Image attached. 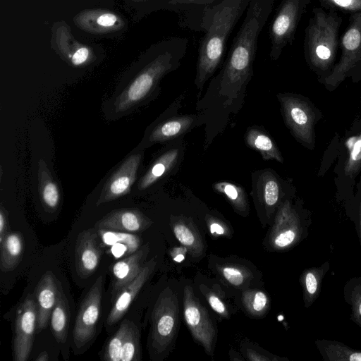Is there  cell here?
<instances>
[{
	"instance_id": "cell-13",
	"label": "cell",
	"mask_w": 361,
	"mask_h": 361,
	"mask_svg": "<svg viewBox=\"0 0 361 361\" xmlns=\"http://www.w3.org/2000/svg\"><path fill=\"white\" fill-rule=\"evenodd\" d=\"M252 194L267 208L281 206L291 185L285 181L269 168L258 170L252 173Z\"/></svg>"
},
{
	"instance_id": "cell-9",
	"label": "cell",
	"mask_w": 361,
	"mask_h": 361,
	"mask_svg": "<svg viewBox=\"0 0 361 361\" xmlns=\"http://www.w3.org/2000/svg\"><path fill=\"white\" fill-rule=\"evenodd\" d=\"M178 319V303L169 290L159 298L152 315V347L157 353L166 349L172 341Z\"/></svg>"
},
{
	"instance_id": "cell-10",
	"label": "cell",
	"mask_w": 361,
	"mask_h": 361,
	"mask_svg": "<svg viewBox=\"0 0 361 361\" xmlns=\"http://www.w3.org/2000/svg\"><path fill=\"white\" fill-rule=\"evenodd\" d=\"M102 288L103 277L99 276L81 303L73 331L74 344L78 350L86 345L94 336L101 313Z\"/></svg>"
},
{
	"instance_id": "cell-1",
	"label": "cell",
	"mask_w": 361,
	"mask_h": 361,
	"mask_svg": "<svg viewBox=\"0 0 361 361\" xmlns=\"http://www.w3.org/2000/svg\"><path fill=\"white\" fill-rule=\"evenodd\" d=\"M250 0H223L204 16L200 31L204 33L198 48L194 84L200 98L206 82L221 63L226 41L245 13Z\"/></svg>"
},
{
	"instance_id": "cell-7",
	"label": "cell",
	"mask_w": 361,
	"mask_h": 361,
	"mask_svg": "<svg viewBox=\"0 0 361 361\" xmlns=\"http://www.w3.org/2000/svg\"><path fill=\"white\" fill-rule=\"evenodd\" d=\"M312 0H282L269 27V57L276 61L283 49L291 45L300 21Z\"/></svg>"
},
{
	"instance_id": "cell-15",
	"label": "cell",
	"mask_w": 361,
	"mask_h": 361,
	"mask_svg": "<svg viewBox=\"0 0 361 361\" xmlns=\"http://www.w3.org/2000/svg\"><path fill=\"white\" fill-rule=\"evenodd\" d=\"M155 267L151 259L144 267L137 277L123 287L113 300V305L106 320L108 328L115 325L126 314L139 291L147 281Z\"/></svg>"
},
{
	"instance_id": "cell-20",
	"label": "cell",
	"mask_w": 361,
	"mask_h": 361,
	"mask_svg": "<svg viewBox=\"0 0 361 361\" xmlns=\"http://www.w3.org/2000/svg\"><path fill=\"white\" fill-rule=\"evenodd\" d=\"M148 245L140 247L135 252L116 262L112 267L114 281L111 288V300L126 285L133 281L140 272L142 263L148 252Z\"/></svg>"
},
{
	"instance_id": "cell-41",
	"label": "cell",
	"mask_w": 361,
	"mask_h": 361,
	"mask_svg": "<svg viewBox=\"0 0 361 361\" xmlns=\"http://www.w3.org/2000/svg\"><path fill=\"white\" fill-rule=\"evenodd\" d=\"M8 233L6 216L1 209L0 212V243Z\"/></svg>"
},
{
	"instance_id": "cell-30",
	"label": "cell",
	"mask_w": 361,
	"mask_h": 361,
	"mask_svg": "<svg viewBox=\"0 0 361 361\" xmlns=\"http://www.w3.org/2000/svg\"><path fill=\"white\" fill-rule=\"evenodd\" d=\"M213 188L215 191L225 195L238 211L247 210V194L240 185L231 181L221 180L214 183Z\"/></svg>"
},
{
	"instance_id": "cell-11",
	"label": "cell",
	"mask_w": 361,
	"mask_h": 361,
	"mask_svg": "<svg viewBox=\"0 0 361 361\" xmlns=\"http://www.w3.org/2000/svg\"><path fill=\"white\" fill-rule=\"evenodd\" d=\"M37 303L29 294L20 306L15 321L13 341L14 361H26L30 354L37 326Z\"/></svg>"
},
{
	"instance_id": "cell-34",
	"label": "cell",
	"mask_w": 361,
	"mask_h": 361,
	"mask_svg": "<svg viewBox=\"0 0 361 361\" xmlns=\"http://www.w3.org/2000/svg\"><path fill=\"white\" fill-rule=\"evenodd\" d=\"M243 303L252 314H261L267 307L268 298L262 291H247L244 293Z\"/></svg>"
},
{
	"instance_id": "cell-2",
	"label": "cell",
	"mask_w": 361,
	"mask_h": 361,
	"mask_svg": "<svg viewBox=\"0 0 361 361\" xmlns=\"http://www.w3.org/2000/svg\"><path fill=\"white\" fill-rule=\"evenodd\" d=\"M312 13L305 30L304 56L322 82L336 65L343 18L338 12L325 11L322 7H314Z\"/></svg>"
},
{
	"instance_id": "cell-37",
	"label": "cell",
	"mask_w": 361,
	"mask_h": 361,
	"mask_svg": "<svg viewBox=\"0 0 361 361\" xmlns=\"http://www.w3.org/2000/svg\"><path fill=\"white\" fill-rule=\"evenodd\" d=\"M224 278L233 286H240L243 283L244 275L243 272L232 267H225L222 269Z\"/></svg>"
},
{
	"instance_id": "cell-40",
	"label": "cell",
	"mask_w": 361,
	"mask_h": 361,
	"mask_svg": "<svg viewBox=\"0 0 361 361\" xmlns=\"http://www.w3.org/2000/svg\"><path fill=\"white\" fill-rule=\"evenodd\" d=\"M89 51L86 48L78 49L72 56V62L75 65H80L87 59Z\"/></svg>"
},
{
	"instance_id": "cell-24",
	"label": "cell",
	"mask_w": 361,
	"mask_h": 361,
	"mask_svg": "<svg viewBox=\"0 0 361 361\" xmlns=\"http://www.w3.org/2000/svg\"><path fill=\"white\" fill-rule=\"evenodd\" d=\"M245 142L250 148L257 151L264 160L283 162V156L275 142L262 128L249 127L245 135Z\"/></svg>"
},
{
	"instance_id": "cell-22",
	"label": "cell",
	"mask_w": 361,
	"mask_h": 361,
	"mask_svg": "<svg viewBox=\"0 0 361 361\" xmlns=\"http://www.w3.org/2000/svg\"><path fill=\"white\" fill-rule=\"evenodd\" d=\"M97 233L104 245L116 257L128 256L140 248V238L133 233L97 228Z\"/></svg>"
},
{
	"instance_id": "cell-12",
	"label": "cell",
	"mask_w": 361,
	"mask_h": 361,
	"mask_svg": "<svg viewBox=\"0 0 361 361\" xmlns=\"http://www.w3.org/2000/svg\"><path fill=\"white\" fill-rule=\"evenodd\" d=\"M184 317L194 338L204 346L208 353L212 354L215 329L207 312L189 286L184 289Z\"/></svg>"
},
{
	"instance_id": "cell-45",
	"label": "cell",
	"mask_w": 361,
	"mask_h": 361,
	"mask_svg": "<svg viewBox=\"0 0 361 361\" xmlns=\"http://www.w3.org/2000/svg\"><path fill=\"white\" fill-rule=\"evenodd\" d=\"M49 357L47 352L43 351L37 356V357L35 359L37 361H46L49 360Z\"/></svg>"
},
{
	"instance_id": "cell-32",
	"label": "cell",
	"mask_w": 361,
	"mask_h": 361,
	"mask_svg": "<svg viewBox=\"0 0 361 361\" xmlns=\"http://www.w3.org/2000/svg\"><path fill=\"white\" fill-rule=\"evenodd\" d=\"M140 334L137 326L130 322L121 352V361L140 360Z\"/></svg>"
},
{
	"instance_id": "cell-46",
	"label": "cell",
	"mask_w": 361,
	"mask_h": 361,
	"mask_svg": "<svg viewBox=\"0 0 361 361\" xmlns=\"http://www.w3.org/2000/svg\"><path fill=\"white\" fill-rule=\"evenodd\" d=\"M185 257L183 254L180 253L179 255H177L176 257H174V260L180 262L184 259Z\"/></svg>"
},
{
	"instance_id": "cell-31",
	"label": "cell",
	"mask_w": 361,
	"mask_h": 361,
	"mask_svg": "<svg viewBox=\"0 0 361 361\" xmlns=\"http://www.w3.org/2000/svg\"><path fill=\"white\" fill-rule=\"evenodd\" d=\"M130 321L125 319L116 332L106 343L102 359L107 361H121V352L126 336L129 329Z\"/></svg>"
},
{
	"instance_id": "cell-23",
	"label": "cell",
	"mask_w": 361,
	"mask_h": 361,
	"mask_svg": "<svg viewBox=\"0 0 361 361\" xmlns=\"http://www.w3.org/2000/svg\"><path fill=\"white\" fill-rule=\"evenodd\" d=\"M329 261L324 262L317 267L303 270L300 276V283L302 288L304 305L308 308L320 295L323 279L330 269Z\"/></svg>"
},
{
	"instance_id": "cell-29",
	"label": "cell",
	"mask_w": 361,
	"mask_h": 361,
	"mask_svg": "<svg viewBox=\"0 0 361 361\" xmlns=\"http://www.w3.org/2000/svg\"><path fill=\"white\" fill-rule=\"evenodd\" d=\"M343 295L350 308V320L361 328V276L350 278L343 286Z\"/></svg>"
},
{
	"instance_id": "cell-28",
	"label": "cell",
	"mask_w": 361,
	"mask_h": 361,
	"mask_svg": "<svg viewBox=\"0 0 361 361\" xmlns=\"http://www.w3.org/2000/svg\"><path fill=\"white\" fill-rule=\"evenodd\" d=\"M357 133L346 141L347 156L343 166V176L348 180L354 179L361 170V120L357 126Z\"/></svg>"
},
{
	"instance_id": "cell-6",
	"label": "cell",
	"mask_w": 361,
	"mask_h": 361,
	"mask_svg": "<svg viewBox=\"0 0 361 361\" xmlns=\"http://www.w3.org/2000/svg\"><path fill=\"white\" fill-rule=\"evenodd\" d=\"M311 213L300 204L286 200L279 207L271 233V241L278 249L294 247L309 234Z\"/></svg>"
},
{
	"instance_id": "cell-42",
	"label": "cell",
	"mask_w": 361,
	"mask_h": 361,
	"mask_svg": "<svg viewBox=\"0 0 361 361\" xmlns=\"http://www.w3.org/2000/svg\"><path fill=\"white\" fill-rule=\"evenodd\" d=\"M116 20V17L110 13H106L99 16L97 19V23L102 26L113 25Z\"/></svg>"
},
{
	"instance_id": "cell-39",
	"label": "cell",
	"mask_w": 361,
	"mask_h": 361,
	"mask_svg": "<svg viewBox=\"0 0 361 361\" xmlns=\"http://www.w3.org/2000/svg\"><path fill=\"white\" fill-rule=\"evenodd\" d=\"M208 302L216 312L224 316L227 314L224 304L217 296L210 294L208 296Z\"/></svg>"
},
{
	"instance_id": "cell-26",
	"label": "cell",
	"mask_w": 361,
	"mask_h": 361,
	"mask_svg": "<svg viewBox=\"0 0 361 361\" xmlns=\"http://www.w3.org/2000/svg\"><path fill=\"white\" fill-rule=\"evenodd\" d=\"M1 269L8 271L15 269L20 262L24 250L22 235L18 232H8L0 243Z\"/></svg>"
},
{
	"instance_id": "cell-16",
	"label": "cell",
	"mask_w": 361,
	"mask_h": 361,
	"mask_svg": "<svg viewBox=\"0 0 361 361\" xmlns=\"http://www.w3.org/2000/svg\"><path fill=\"white\" fill-rule=\"evenodd\" d=\"M142 159V154L129 157L114 173L104 187L97 204L116 199L129 192L136 179L137 171Z\"/></svg>"
},
{
	"instance_id": "cell-3",
	"label": "cell",
	"mask_w": 361,
	"mask_h": 361,
	"mask_svg": "<svg viewBox=\"0 0 361 361\" xmlns=\"http://www.w3.org/2000/svg\"><path fill=\"white\" fill-rule=\"evenodd\" d=\"M188 44L189 39L181 37H174L164 42L151 66L140 73L118 97L116 102V110H127L154 93L161 78L179 68Z\"/></svg>"
},
{
	"instance_id": "cell-43",
	"label": "cell",
	"mask_w": 361,
	"mask_h": 361,
	"mask_svg": "<svg viewBox=\"0 0 361 361\" xmlns=\"http://www.w3.org/2000/svg\"><path fill=\"white\" fill-rule=\"evenodd\" d=\"M210 230L212 233H216L217 234L221 235L224 233L223 227L217 223H212L210 225Z\"/></svg>"
},
{
	"instance_id": "cell-17",
	"label": "cell",
	"mask_w": 361,
	"mask_h": 361,
	"mask_svg": "<svg viewBox=\"0 0 361 361\" xmlns=\"http://www.w3.org/2000/svg\"><path fill=\"white\" fill-rule=\"evenodd\" d=\"M94 229L83 231L78 234L75 244V266L81 276H88L97 269L102 251Z\"/></svg>"
},
{
	"instance_id": "cell-14",
	"label": "cell",
	"mask_w": 361,
	"mask_h": 361,
	"mask_svg": "<svg viewBox=\"0 0 361 361\" xmlns=\"http://www.w3.org/2000/svg\"><path fill=\"white\" fill-rule=\"evenodd\" d=\"M185 142L183 137L170 143L153 162L148 171L138 183V188L144 190L149 188L162 178L166 177L173 170H176L184 157Z\"/></svg>"
},
{
	"instance_id": "cell-8",
	"label": "cell",
	"mask_w": 361,
	"mask_h": 361,
	"mask_svg": "<svg viewBox=\"0 0 361 361\" xmlns=\"http://www.w3.org/2000/svg\"><path fill=\"white\" fill-rule=\"evenodd\" d=\"M185 94H180L161 115L147 138V144L173 141L183 137L194 128L204 126L202 114H178Z\"/></svg>"
},
{
	"instance_id": "cell-25",
	"label": "cell",
	"mask_w": 361,
	"mask_h": 361,
	"mask_svg": "<svg viewBox=\"0 0 361 361\" xmlns=\"http://www.w3.org/2000/svg\"><path fill=\"white\" fill-rule=\"evenodd\" d=\"M314 343L324 361H361V350L341 341L318 338Z\"/></svg>"
},
{
	"instance_id": "cell-36",
	"label": "cell",
	"mask_w": 361,
	"mask_h": 361,
	"mask_svg": "<svg viewBox=\"0 0 361 361\" xmlns=\"http://www.w3.org/2000/svg\"><path fill=\"white\" fill-rule=\"evenodd\" d=\"M173 232L176 238L186 247L192 250L198 249L199 243L197 242L194 233L183 223H178L173 227Z\"/></svg>"
},
{
	"instance_id": "cell-35",
	"label": "cell",
	"mask_w": 361,
	"mask_h": 361,
	"mask_svg": "<svg viewBox=\"0 0 361 361\" xmlns=\"http://www.w3.org/2000/svg\"><path fill=\"white\" fill-rule=\"evenodd\" d=\"M43 203L49 209H55L59 202L60 194L56 183L51 179L44 180L41 185Z\"/></svg>"
},
{
	"instance_id": "cell-18",
	"label": "cell",
	"mask_w": 361,
	"mask_h": 361,
	"mask_svg": "<svg viewBox=\"0 0 361 361\" xmlns=\"http://www.w3.org/2000/svg\"><path fill=\"white\" fill-rule=\"evenodd\" d=\"M164 6L178 14L182 27L200 31L204 14L223 0H164Z\"/></svg>"
},
{
	"instance_id": "cell-21",
	"label": "cell",
	"mask_w": 361,
	"mask_h": 361,
	"mask_svg": "<svg viewBox=\"0 0 361 361\" xmlns=\"http://www.w3.org/2000/svg\"><path fill=\"white\" fill-rule=\"evenodd\" d=\"M148 221L137 209H123L115 210L99 221L97 228H104L116 231L135 233L147 228Z\"/></svg>"
},
{
	"instance_id": "cell-33",
	"label": "cell",
	"mask_w": 361,
	"mask_h": 361,
	"mask_svg": "<svg viewBox=\"0 0 361 361\" xmlns=\"http://www.w3.org/2000/svg\"><path fill=\"white\" fill-rule=\"evenodd\" d=\"M326 11H340L345 14L361 13V0H318Z\"/></svg>"
},
{
	"instance_id": "cell-38",
	"label": "cell",
	"mask_w": 361,
	"mask_h": 361,
	"mask_svg": "<svg viewBox=\"0 0 361 361\" xmlns=\"http://www.w3.org/2000/svg\"><path fill=\"white\" fill-rule=\"evenodd\" d=\"M357 195V198L356 199V216L354 223L361 247V186H359V191Z\"/></svg>"
},
{
	"instance_id": "cell-19",
	"label": "cell",
	"mask_w": 361,
	"mask_h": 361,
	"mask_svg": "<svg viewBox=\"0 0 361 361\" xmlns=\"http://www.w3.org/2000/svg\"><path fill=\"white\" fill-rule=\"evenodd\" d=\"M59 288L50 273L44 274L39 281L36 289L37 326L36 333L47 328L52 310L56 303Z\"/></svg>"
},
{
	"instance_id": "cell-44",
	"label": "cell",
	"mask_w": 361,
	"mask_h": 361,
	"mask_svg": "<svg viewBox=\"0 0 361 361\" xmlns=\"http://www.w3.org/2000/svg\"><path fill=\"white\" fill-rule=\"evenodd\" d=\"M247 356L250 360H268L267 357H261L259 355L252 352V351H248L247 352Z\"/></svg>"
},
{
	"instance_id": "cell-27",
	"label": "cell",
	"mask_w": 361,
	"mask_h": 361,
	"mask_svg": "<svg viewBox=\"0 0 361 361\" xmlns=\"http://www.w3.org/2000/svg\"><path fill=\"white\" fill-rule=\"evenodd\" d=\"M70 319L68 300L61 290L59 289L56 303L51 314V328L58 342L64 343L67 338Z\"/></svg>"
},
{
	"instance_id": "cell-5",
	"label": "cell",
	"mask_w": 361,
	"mask_h": 361,
	"mask_svg": "<svg viewBox=\"0 0 361 361\" xmlns=\"http://www.w3.org/2000/svg\"><path fill=\"white\" fill-rule=\"evenodd\" d=\"M277 98L284 123L292 135L305 147L314 149V126L321 117L315 106L308 98L295 93H279Z\"/></svg>"
},
{
	"instance_id": "cell-4",
	"label": "cell",
	"mask_w": 361,
	"mask_h": 361,
	"mask_svg": "<svg viewBox=\"0 0 361 361\" xmlns=\"http://www.w3.org/2000/svg\"><path fill=\"white\" fill-rule=\"evenodd\" d=\"M339 47L340 59L322 82L331 91L347 78L361 80V13L350 15L349 23L340 38Z\"/></svg>"
}]
</instances>
